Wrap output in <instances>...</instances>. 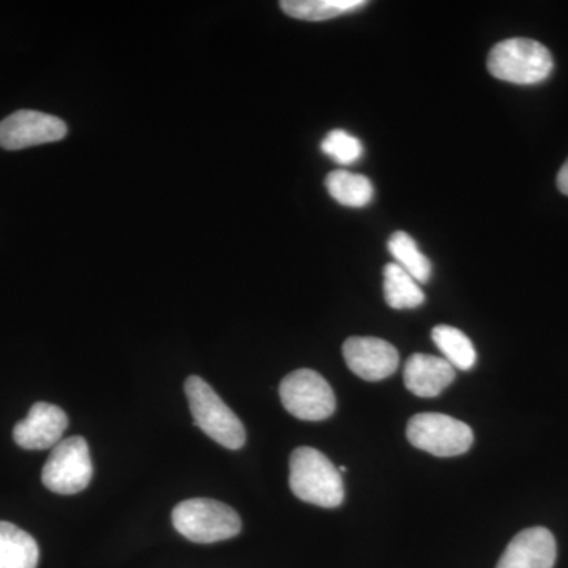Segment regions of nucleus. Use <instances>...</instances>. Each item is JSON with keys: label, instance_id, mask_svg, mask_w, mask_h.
Instances as JSON below:
<instances>
[{"label": "nucleus", "instance_id": "obj_9", "mask_svg": "<svg viewBox=\"0 0 568 568\" xmlns=\"http://www.w3.org/2000/svg\"><path fill=\"white\" fill-rule=\"evenodd\" d=\"M343 355L351 372L369 383L394 375L399 364L396 347L375 336H351L343 345Z\"/></svg>", "mask_w": 568, "mask_h": 568}, {"label": "nucleus", "instance_id": "obj_13", "mask_svg": "<svg viewBox=\"0 0 568 568\" xmlns=\"http://www.w3.org/2000/svg\"><path fill=\"white\" fill-rule=\"evenodd\" d=\"M39 558V545L31 534L0 521V568H37Z\"/></svg>", "mask_w": 568, "mask_h": 568}, {"label": "nucleus", "instance_id": "obj_7", "mask_svg": "<svg viewBox=\"0 0 568 568\" xmlns=\"http://www.w3.org/2000/svg\"><path fill=\"white\" fill-rule=\"evenodd\" d=\"M280 398L291 416L305 422H323L336 409L331 384L313 369H297L280 384Z\"/></svg>", "mask_w": 568, "mask_h": 568}, {"label": "nucleus", "instance_id": "obj_3", "mask_svg": "<svg viewBox=\"0 0 568 568\" xmlns=\"http://www.w3.org/2000/svg\"><path fill=\"white\" fill-rule=\"evenodd\" d=\"M185 395L189 398L194 425L220 446L239 450L245 446L246 433L241 418L220 398L219 394L200 376L185 381Z\"/></svg>", "mask_w": 568, "mask_h": 568}, {"label": "nucleus", "instance_id": "obj_15", "mask_svg": "<svg viewBox=\"0 0 568 568\" xmlns=\"http://www.w3.org/2000/svg\"><path fill=\"white\" fill-rule=\"evenodd\" d=\"M368 6L365 0H283L280 7L287 17L302 21H327L354 13Z\"/></svg>", "mask_w": 568, "mask_h": 568}, {"label": "nucleus", "instance_id": "obj_2", "mask_svg": "<svg viewBox=\"0 0 568 568\" xmlns=\"http://www.w3.org/2000/svg\"><path fill=\"white\" fill-rule=\"evenodd\" d=\"M487 67L497 80L518 85H534L547 81L555 70L551 52L530 39L499 41L489 51Z\"/></svg>", "mask_w": 568, "mask_h": 568}, {"label": "nucleus", "instance_id": "obj_10", "mask_svg": "<svg viewBox=\"0 0 568 568\" xmlns=\"http://www.w3.org/2000/svg\"><path fill=\"white\" fill-rule=\"evenodd\" d=\"M69 426V417L61 407L50 403H36L24 420L18 422L13 429V439L26 450H48L62 440Z\"/></svg>", "mask_w": 568, "mask_h": 568}, {"label": "nucleus", "instance_id": "obj_20", "mask_svg": "<svg viewBox=\"0 0 568 568\" xmlns=\"http://www.w3.org/2000/svg\"><path fill=\"white\" fill-rule=\"evenodd\" d=\"M558 189L560 193L568 196V159L567 162L562 164V168H560L558 174Z\"/></svg>", "mask_w": 568, "mask_h": 568}, {"label": "nucleus", "instance_id": "obj_19", "mask_svg": "<svg viewBox=\"0 0 568 568\" xmlns=\"http://www.w3.org/2000/svg\"><path fill=\"white\" fill-rule=\"evenodd\" d=\"M321 151L335 163L349 166V164L357 163L364 155V144L357 136L345 132V130H332L321 142Z\"/></svg>", "mask_w": 568, "mask_h": 568}, {"label": "nucleus", "instance_id": "obj_11", "mask_svg": "<svg viewBox=\"0 0 568 568\" xmlns=\"http://www.w3.org/2000/svg\"><path fill=\"white\" fill-rule=\"evenodd\" d=\"M556 558L555 536L545 528H529L514 537L496 568H552Z\"/></svg>", "mask_w": 568, "mask_h": 568}, {"label": "nucleus", "instance_id": "obj_1", "mask_svg": "<svg viewBox=\"0 0 568 568\" xmlns=\"http://www.w3.org/2000/svg\"><path fill=\"white\" fill-rule=\"evenodd\" d=\"M290 487L298 499L317 507L335 508L345 499L338 467L312 447L295 448L291 455Z\"/></svg>", "mask_w": 568, "mask_h": 568}, {"label": "nucleus", "instance_id": "obj_14", "mask_svg": "<svg viewBox=\"0 0 568 568\" xmlns=\"http://www.w3.org/2000/svg\"><path fill=\"white\" fill-rule=\"evenodd\" d=\"M325 189L336 203L349 209L366 207L375 196V186L365 175L351 171H332L325 179Z\"/></svg>", "mask_w": 568, "mask_h": 568}, {"label": "nucleus", "instance_id": "obj_6", "mask_svg": "<svg viewBox=\"0 0 568 568\" xmlns=\"http://www.w3.org/2000/svg\"><path fill=\"white\" fill-rule=\"evenodd\" d=\"M93 476L91 452L82 436L62 439L43 466L41 481L58 495H77L89 487Z\"/></svg>", "mask_w": 568, "mask_h": 568}, {"label": "nucleus", "instance_id": "obj_16", "mask_svg": "<svg viewBox=\"0 0 568 568\" xmlns=\"http://www.w3.org/2000/svg\"><path fill=\"white\" fill-rule=\"evenodd\" d=\"M384 297L394 310H414L425 302L420 284L395 263L384 267Z\"/></svg>", "mask_w": 568, "mask_h": 568}, {"label": "nucleus", "instance_id": "obj_17", "mask_svg": "<svg viewBox=\"0 0 568 568\" xmlns=\"http://www.w3.org/2000/svg\"><path fill=\"white\" fill-rule=\"evenodd\" d=\"M433 342L437 349L443 353L444 358L454 366L455 369L469 372L477 362L476 347L470 342L469 336L463 334L457 327L452 325H436L432 332Z\"/></svg>", "mask_w": 568, "mask_h": 568}, {"label": "nucleus", "instance_id": "obj_8", "mask_svg": "<svg viewBox=\"0 0 568 568\" xmlns=\"http://www.w3.org/2000/svg\"><path fill=\"white\" fill-rule=\"evenodd\" d=\"M67 125L55 115L21 110L0 122V148L21 151L33 145L58 142L67 136Z\"/></svg>", "mask_w": 568, "mask_h": 568}, {"label": "nucleus", "instance_id": "obj_12", "mask_svg": "<svg viewBox=\"0 0 568 568\" xmlns=\"http://www.w3.org/2000/svg\"><path fill=\"white\" fill-rule=\"evenodd\" d=\"M457 373L446 358L429 354H414L407 358L403 381L407 390L418 398H436L452 383Z\"/></svg>", "mask_w": 568, "mask_h": 568}, {"label": "nucleus", "instance_id": "obj_18", "mask_svg": "<svg viewBox=\"0 0 568 568\" xmlns=\"http://www.w3.org/2000/svg\"><path fill=\"white\" fill-rule=\"evenodd\" d=\"M387 246L388 253L395 260L394 263L405 268L418 284H425L432 280V263L409 234L405 231H396L388 239Z\"/></svg>", "mask_w": 568, "mask_h": 568}, {"label": "nucleus", "instance_id": "obj_4", "mask_svg": "<svg viewBox=\"0 0 568 568\" xmlns=\"http://www.w3.org/2000/svg\"><path fill=\"white\" fill-rule=\"evenodd\" d=\"M173 525L194 544H215L239 536L242 519L237 511L215 499L182 500L173 510Z\"/></svg>", "mask_w": 568, "mask_h": 568}, {"label": "nucleus", "instance_id": "obj_5", "mask_svg": "<svg viewBox=\"0 0 568 568\" xmlns=\"http://www.w3.org/2000/svg\"><path fill=\"white\" fill-rule=\"evenodd\" d=\"M406 435L418 450L443 458L466 454L474 443V433L469 425L437 413L417 414L410 418Z\"/></svg>", "mask_w": 568, "mask_h": 568}]
</instances>
